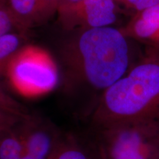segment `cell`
<instances>
[{
    "instance_id": "16",
    "label": "cell",
    "mask_w": 159,
    "mask_h": 159,
    "mask_svg": "<svg viewBox=\"0 0 159 159\" xmlns=\"http://www.w3.org/2000/svg\"><path fill=\"white\" fill-rule=\"evenodd\" d=\"M24 118L0 109V130L11 128Z\"/></svg>"
},
{
    "instance_id": "6",
    "label": "cell",
    "mask_w": 159,
    "mask_h": 159,
    "mask_svg": "<svg viewBox=\"0 0 159 159\" xmlns=\"http://www.w3.org/2000/svg\"><path fill=\"white\" fill-rule=\"evenodd\" d=\"M23 139L20 159H52L63 135L45 119L30 115L19 122Z\"/></svg>"
},
{
    "instance_id": "13",
    "label": "cell",
    "mask_w": 159,
    "mask_h": 159,
    "mask_svg": "<svg viewBox=\"0 0 159 159\" xmlns=\"http://www.w3.org/2000/svg\"><path fill=\"white\" fill-rule=\"evenodd\" d=\"M116 5H120L133 13V16L159 4V0H115Z\"/></svg>"
},
{
    "instance_id": "14",
    "label": "cell",
    "mask_w": 159,
    "mask_h": 159,
    "mask_svg": "<svg viewBox=\"0 0 159 159\" xmlns=\"http://www.w3.org/2000/svg\"><path fill=\"white\" fill-rule=\"evenodd\" d=\"M14 25V21L6 5V0H0V37L9 33Z\"/></svg>"
},
{
    "instance_id": "4",
    "label": "cell",
    "mask_w": 159,
    "mask_h": 159,
    "mask_svg": "<svg viewBox=\"0 0 159 159\" xmlns=\"http://www.w3.org/2000/svg\"><path fill=\"white\" fill-rule=\"evenodd\" d=\"M5 73L12 89L28 98L48 94L59 82L57 63L48 51L39 46H22L11 59Z\"/></svg>"
},
{
    "instance_id": "7",
    "label": "cell",
    "mask_w": 159,
    "mask_h": 159,
    "mask_svg": "<svg viewBox=\"0 0 159 159\" xmlns=\"http://www.w3.org/2000/svg\"><path fill=\"white\" fill-rule=\"evenodd\" d=\"M119 30L128 39L136 40L159 52V4L134 15Z\"/></svg>"
},
{
    "instance_id": "2",
    "label": "cell",
    "mask_w": 159,
    "mask_h": 159,
    "mask_svg": "<svg viewBox=\"0 0 159 159\" xmlns=\"http://www.w3.org/2000/svg\"><path fill=\"white\" fill-rule=\"evenodd\" d=\"M64 58L83 83L103 92L128 72V39L111 26L80 31L66 46Z\"/></svg>"
},
{
    "instance_id": "10",
    "label": "cell",
    "mask_w": 159,
    "mask_h": 159,
    "mask_svg": "<svg viewBox=\"0 0 159 159\" xmlns=\"http://www.w3.org/2000/svg\"><path fill=\"white\" fill-rule=\"evenodd\" d=\"M23 150V139L19 123L0 130V159H20Z\"/></svg>"
},
{
    "instance_id": "15",
    "label": "cell",
    "mask_w": 159,
    "mask_h": 159,
    "mask_svg": "<svg viewBox=\"0 0 159 159\" xmlns=\"http://www.w3.org/2000/svg\"><path fill=\"white\" fill-rule=\"evenodd\" d=\"M37 2L41 21H45L57 13L59 0H37Z\"/></svg>"
},
{
    "instance_id": "3",
    "label": "cell",
    "mask_w": 159,
    "mask_h": 159,
    "mask_svg": "<svg viewBox=\"0 0 159 159\" xmlns=\"http://www.w3.org/2000/svg\"><path fill=\"white\" fill-rule=\"evenodd\" d=\"M88 140L97 159H159V120L93 128Z\"/></svg>"
},
{
    "instance_id": "1",
    "label": "cell",
    "mask_w": 159,
    "mask_h": 159,
    "mask_svg": "<svg viewBox=\"0 0 159 159\" xmlns=\"http://www.w3.org/2000/svg\"><path fill=\"white\" fill-rule=\"evenodd\" d=\"M114 84L92 109L93 128L142 120H159V52L150 50Z\"/></svg>"
},
{
    "instance_id": "12",
    "label": "cell",
    "mask_w": 159,
    "mask_h": 159,
    "mask_svg": "<svg viewBox=\"0 0 159 159\" xmlns=\"http://www.w3.org/2000/svg\"><path fill=\"white\" fill-rule=\"evenodd\" d=\"M0 109L16 115L21 118H26L30 115L26 107L4 92L1 89H0Z\"/></svg>"
},
{
    "instance_id": "5",
    "label": "cell",
    "mask_w": 159,
    "mask_h": 159,
    "mask_svg": "<svg viewBox=\"0 0 159 159\" xmlns=\"http://www.w3.org/2000/svg\"><path fill=\"white\" fill-rule=\"evenodd\" d=\"M59 21L67 30H86L111 27L117 19L115 0H78L60 3Z\"/></svg>"
},
{
    "instance_id": "11",
    "label": "cell",
    "mask_w": 159,
    "mask_h": 159,
    "mask_svg": "<svg viewBox=\"0 0 159 159\" xmlns=\"http://www.w3.org/2000/svg\"><path fill=\"white\" fill-rule=\"evenodd\" d=\"M22 39L20 35L7 33L0 37V74L6 70L7 66L21 48Z\"/></svg>"
},
{
    "instance_id": "17",
    "label": "cell",
    "mask_w": 159,
    "mask_h": 159,
    "mask_svg": "<svg viewBox=\"0 0 159 159\" xmlns=\"http://www.w3.org/2000/svg\"><path fill=\"white\" fill-rule=\"evenodd\" d=\"M78 1V0H59L60 3H65V2H73Z\"/></svg>"
},
{
    "instance_id": "9",
    "label": "cell",
    "mask_w": 159,
    "mask_h": 159,
    "mask_svg": "<svg viewBox=\"0 0 159 159\" xmlns=\"http://www.w3.org/2000/svg\"><path fill=\"white\" fill-rule=\"evenodd\" d=\"M6 5L21 32L41 21L37 0H6Z\"/></svg>"
},
{
    "instance_id": "8",
    "label": "cell",
    "mask_w": 159,
    "mask_h": 159,
    "mask_svg": "<svg viewBox=\"0 0 159 159\" xmlns=\"http://www.w3.org/2000/svg\"><path fill=\"white\" fill-rule=\"evenodd\" d=\"M52 159H97L89 140L75 135H63Z\"/></svg>"
}]
</instances>
